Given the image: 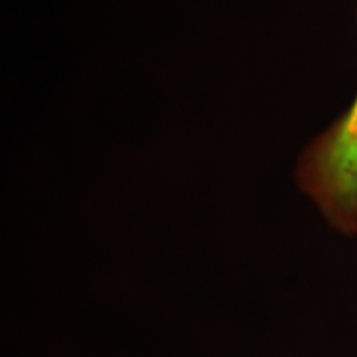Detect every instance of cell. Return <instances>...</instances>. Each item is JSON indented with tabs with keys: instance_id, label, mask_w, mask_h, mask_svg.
Returning <instances> with one entry per match:
<instances>
[{
	"instance_id": "cell-1",
	"label": "cell",
	"mask_w": 357,
	"mask_h": 357,
	"mask_svg": "<svg viewBox=\"0 0 357 357\" xmlns=\"http://www.w3.org/2000/svg\"><path fill=\"white\" fill-rule=\"evenodd\" d=\"M294 181L333 230L357 235V95L349 109L303 149Z\"/></svg>"
}]
</instances>
